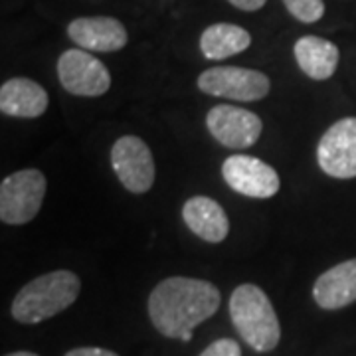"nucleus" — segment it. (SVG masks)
Listing matches in <instances>:
<instances>
[{"label": "nucleus", "instance_id": "obj_1", "mask_svg": "<svg viewBox=\"0 0 356 356\" xmlns=\"http://www.w3.org/2000/svg\"><path fill=\"white\" fill-rule=\"evenodd\" d=\"M220 301V291L210 281L168 277L151 293L149 315L161 334L191 343L194 327L212 317Z\"/></svg>", "mask_w": 356, "mask_h": 356}, {"label": "nucleus", "instance_id": "obj_2", "mask_svg": "<svg viewBox=\"0 0 356 356\" xmlns=\"http://www.w3.org/2000/svg\"><path fill=\"white\" fill-rule=\"evenodd\" d=\"M81 281L74 271L58 269L40 275L18 291L13 301V317L22 325H36L74 305Z\"/></svg>", "mask_w": 356, "mask_h": 356}, {"label": "nucleus", "instance_id": "obj_3", "mask_svg": "<svg viewBox=\"0 0 356 356\" xmlns=\"http://www.w3.org/2000/svg\"><path fill=\"white\" fill-rule=\"evenodd\" d=\"M229 317L240 337L257 353H269L280 344L277 313L266 291L254 283H243L234 289L229 297Z\"/></svg>", "mask_w": 356, "mask_h": 356}, {"label": "nucleus", "instance_id": "obj_4", "mask_svg": "<svg viewBox=\"0 0 356 356\" xmlns=\"http://www.w3.org/2000/svg\"><path fill=\"white\" fill-rule=\"evenodd\" d=\"M46 196V177L36 168H24L0 184V220L22 226L38 216Z\"/></svg>", "mask_w": 356, "mask_h": 356}, {"label": "nucleus", "instance_id": "obj_5", "mask_svg": "<svg viewBox=\"0 0 356 356\" xmlns=\"http://www.w3.org/2000/svg\"><path fill=\"white\" fill-rule=\"evenodd\" d=\"M198 89L208 95L228 97L234 102H259L269 93L271 81L266 74L257 70L238 65H218L200 74Z\"/></svg>", "mask_w": 356, "mask_h": 356}, {"label": "nucleus", "instance_id": "obj_6", "mask_svg": "<svg viewBox=\"0 0 356 356\" xmlns=\"http://www.w3.org/2000/svg\"><path fill=\"white\" fill-rule=\"evenodd\" d=\"M62 88L79 97H99L111 88V74L88 50H65L58 60Z\"/></svg>", "mask_w": 356, "mask_h": 356}, {"label": "nucleus", "instance_id": "obj_7", "mask_svg": "<svg viewBox=\"0 0 356 356\" xmlns=\"http://www.w3.org/2000/svg\"><path fill=\"white\" fill-rule=\"evenodd\" d=\"M111 165L119 182L133 194L151 191L154 184V161L147 143L135 135H125L111 147Z\"/></svg>", "mask_w": 356, "mask_h": 356}, {"label": "nucleus", "instance_id": "obj_8", "mask_svg": "<svg viewBox=\"0 0 356 356\" xmlns=\"http://www.w3.org/2000/svg\"><path fill=\"white\" fill-rule=\"evenodd\" d=\"M222 177L232 191L250 198H271L280 192V175L257 156L234 154L222 165Z\"/></svg>", "mask_w": 356, "mask_h": 356}, {"label": "nucleus", "instance_id": "obj_9", "mask_svg": "<svg viewBox=\"0 0 356 356\" xmlns=\"http://www.w3.org/2000/svg\"><path fill=\"white\" fill-rule=\"evenodd\" d=\"M317 161L329 177H356V117H346L331 125L318 140Z\"/></svg>", "mask_w": 356, "mask_h": 356}, {"label": "nucleus", "instance_id": "obj_10", "mask_svg": "<svg viewBox=\"0 0 356 356\" xmlns=\"http://www.w3.org/2000/svg\"><path fill=\"white\" fill-rule=\"evenodd\" d=\"M208 131L214 139L228 149H248L261 137L264 123L261 119L242 107L216 105L206 117Z\"/></svg>", "mask_w": 356, "mask_h": 356}, {"label": "nucleus", "instance_id": "obj_11", "mask_svg": "<svg viewBox=\"0 0 356 356\" xmlns=\"http://www.w3.org/2000/svg\"><path fill=\"white\" fill-rule=\"evenodd\" d=\"M67 36L88 51H119L129 42L127 28L111 16L76 18L67 26Z\"/></svg>", "mask_w": 356, "mask_h": 356}, {"label": "nucleus", "instance_id": "obj_12", "mask_svg": "<svg viewBox=\"0 0 356 356\" xmlns=\"http://www.w3.org/2000/svg\"><path fill=\"white\" fill-rule=\"evenodd\" d=\"M50 97L34 79L13 77L0 88V111L20 119H36L46 113Z\"/></svg>", "mask_w": 356, "mask_h": 356}, {"label": "nucleus", "instance_id": "obj_13", "mask_svg": "<svg viewBox=\"0 0 356 356\" xmlns=\"http://www.w3.org/2000/svg\"><path fill=\"white\" fill-rule=\"evenodd\" d=\"M182 218L194 236L210 243L226 240L229 220L224 208L208 196H192L182 206Z\"/></svg>", "mask_w": 356, "mask_h": 356}, {"label": "nucleus", "instance_id": "obj_14", "mask_svg": "<svg viewBox=\"0 0 356 356\" xmlns=\"http://www.w3.org/2000/svg\"><path fill=\"white\" fill-rule=\"evenodd\" d=\"M313 297L321 309L337 311L356 301V259L327 269L313 285Z\"/></svg>", "mask_w": 356, "mask_h": 356}, {"label": "nucleus", "instance_id": "obj_15", "mask_svg": "<svg viewBox=\"0 0 356 356\" xmlns=\"http://www.w3.org/2000/svg\"><path fill=\"white\" fill-rule=\"evenodd\" d=\"M295 60L301 72L311 79H329L339 67V48L325 38L318 36H303L295 42Z\"/></svg>", "mask_w": 356, "mask_h": 356}, {"label": "nucleus", "instance_id": "obj_16", "mask_svg": "<svg viewBox=\"0 0 356 356\" xmlns=\"http://www.w3.org/2000/svg\"><path fill=\"white\" fill-rule=\"evenodd\" d=\"M252 46L250 32L236 24L208 26L200 36V50L208 60H226L229 56L242 54Z\"/></svg>", "mask_w": 356, "mask_h": 356}, {"label": "nucleus", "instance_id": "obj_17", "mask_svg": "<svg viewBox=\"0 0 356 356\" xmlns=\"http://www.w3.org/2000/svg\"><path fill=\"white\" fill-rule=\"evenodd\" d=\"M283 4L293 18H297L299 22H305V24L317 22L325 14L323 0H283Z\"/></svg>", "mask_w": 356, "mask_h": 356}, {"label": "nucleus", "instance_id": "obj_18", "mask_svg": "<svg viewBox=\"0 0 356 356\" xmlns=\"http://www.w3.org/2000/svg\"><path fill=\"white\" fill-rule=\"evenodd\" d=\"M200 356H242V348L234 339H218Z\"/></svg>", "mask_w": 356, "mask_h": 356}, {"label": "nucleus", "instance_id": "obj_19", "mask_svg": "<svg viewBox=\"0 0 356 356\" xmlns=\"http://www.w3.org/2000/svg\"><path fill=\"white\" fill-rule=\"evenodd\" d=\"M65 356H119L107 350V348H99V346H81V348H74Z\"/></svg>", "mask_w": 356, "mask_h": 356}, {"label": "nucleus", "instance_id": "obj_20", "mask_svg": "<svg viewBox=\"0 0 356 356\" xmlns=\"http://www.w3.org/2000/svg\"><path fill=\"white\" fill-rule=\"evenodd\" d=\"M232 6L240 8V10H245V13H255L259 8L266 6L267 0H228Z\"/></svg>", "mask_w": 356, "mask_h": 356}, {"label": "nucleus", "instance_id": "obj_21", "mask_svg": "<svg viewBox=\"0 0 356 356\" xmlns=\"http://www.w3.org/2000/svg\"><path fill=\"white\" fill-rule=\"evenodd\" d=\"M4 356H38V355L28 353V350H18V353H10V355H4Z\"/></svg>", "mask_w": 356, "mask_h": 356}]
</instances>
